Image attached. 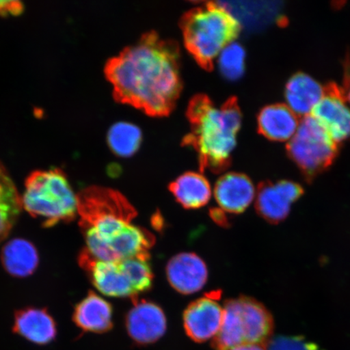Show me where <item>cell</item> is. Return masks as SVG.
Segmentation results:
<instances>
[{
    "mask_svg": "<svg viewBox=\"0 0 350 350\" xmlns=\"http://www.w3.org/2000/svg\"><path fill=\"white\" fill-rule=\"evenodd\" d=\"M105 72L118 100L152 116L168 113L180 93L177 47L156 34L109 60Z\"/></svg>",
    "mask_w": 350,
    "mask_h": 350,
    "instance_id": "cell-1",
    "label": "cell"
},
{
    "mask_svg": "<svg viewBox=\"0 0 350 350\" xmlns=\"http://www.w3.org/2000/svg\"><path fill=\"white\" fill-rule=\"evenodd\" d=\"M191 124L187 142L198 152L201 165L213 172H220L229 164L242 116L237 103L230 100L217 106L207 97L200 96L188 107Z\"/></svg>",
    "mask_w": 350,
    "mask_h": 350,
    "instance_id": "cell-2",
    "label": "cell"
},
{
    "mask_svg": "<svg viewBox=\"0 0 350 350\" xmlns=\"http://www.w3.org/2000/svg\"><path fill=\"white\" fill-rule=\"evenodd\" d=\"M240 27L239 21L230 8L217 3L193 8L183 21L186 47L204 67L212 66L221 51L234 42Z\"/></svg>",
    "mask_w": 350,
    "mask_h": 350,
    "instance_id": "cell-3",
    "label": "cell"
},
{
    "mask_svg": "<svg viewBox=\"0 0 350 350\" xmlns=\"http://www.w3.org/2000/svg\"><path fill=\"white\" fill-rule=\"evenodd\" d=\"M22 208L44 227L75 220L78 197L60 169L35 170L26 178Z\"/></svg>",
    "mask_w": 350,
    "mask_h": 350,
    "instance_id": "cell-4",
    "label": "cell"
},
{
    "mask_svg": "<svg viewBox=\"0 0 350 350\" xmlns=\"http://www.w3.org/2000/svg\"><path fill=\"white\" fill-rule=\"evenodd\" d=\"M288 148L292 159L306 174L312 176L330 165L336 155V143L310 116L300 121Z\"/></svg>",
    "mask_w": 350,
    "mask_h": 350,
    "instance_id": "cell-5",
    "label": "cell"
},
{
    "mask_svg": "<svg viewBox=\"0 0 350 350\" xmlns=\"http://www.w3.org/2000/svg\"><path fill=\"white\" fill-rule=\"evenodd\" d=\"M78 262L84 269L92 284L103 295L113 297L137 299L133 287L122 269L120 261L96 260L83 249L79 254Z\"/></svg>",
    "mask_w": 350,
    "mask_h": 350,
    "instance_id": "cell-6",
    "label": "cell"
},
{
    "mask_svg": "<svg viewBox=\"0 0 350 350\" xmlns=\"http://www.w3.org/2000/svg\"><path fill=\"white\" fill-rule=\"evenodd\" d=\"M304 195V189L292 181L265 183L256 191V209L271 224H278L291 212L292 204Z\"/></svg>",
    "mask_w": 350,
    "mask_h": 350,
    "instance_id": "cell-7",
    "label": "cell"
},
{
    "mask_svg": "<svg viewBox=\"0 0 350 350\" xmlns=\"http://www.w3.org/2000/svg\"><path fill=\"white\" fill-rule=\"evenodd\" d=\"M126 328L135 344L155 343L165 334V314L159 305L150 301L134 299V305L126 317Z\"/></svg>",
    "mask_w": 350,
    "mask_h": 350,
    "instance_id": "cell-8",
    "label": "cell"
},
{
    "mask_svg": "<svg viewBox=\"0 0 350 350\" xmlns=\"http://www.w3.org/2000/svg\"><path fill=\"white\" fill-rule=\"evenodd\" d=\"M224 308L209 295L188 305L183 312V327L189 338L203 343L215 338L222 325Z\"/></svg>",
    "mask_w": 350,
    "mask_h": 350,
    "instance_id": "cell-9",
    "label": "cell"
},
{
    "mask_svg": "<svg viewBox=\"0 0 350 350\" xmlns=\"http://www.w3.org/2000/svg\"><path fill=\"white\" fill-rule=\"evenodd\" d=\"M168 282L182 295H192L204 288L208 281L206 264L195 253H179L166 266Z\"/></svg>",
    "mask_w": 350,
    "mask_h": 350,
    "instance_id": "cell-10",
    "label": "cell"
},
{
    "mask_svg": "<svg viewBox=\"0 0 350 350\" xmlns=\"http://www.w3.org/2000/svg\"><path fill=\"white\" fill-rule=\"evenodd\" d=\"M214 196L223 211L240 214L250 206L256 198V190L247 175L230 172L218 179Z\"/></svg>",
    "mask_w": 350,
    "mask_h": 350,
    "instance_id": "cell-11",
    "label": "cell"
},
{
    "mask_svg": "<svg viewBox=\"0 0 350 350\" xmlns=\"http://www.w3.org/2000/svg\"><path fill=\"white\" fill-rule=\"evenodd\" d=\"M237 301L244 344H268L274 327L272 314L252 297L241 296Z\"/></svg>",
    "mask_w": 350,
    "mask_h": 350,
    "instance_id": "cell-12",
    "label": "cell"
},
{
    "mask_svg": "<svg viewBox=\"0 0 350 350\" xmlns=\"http://www.w3.org/2000/svg\"><path fill=\"white\" fill-rule=\"evenodd\" d=\"M312 116L336 144L350 137V106L336 92H326Z\"/></svg>",
    "mask_w": 350,
    "mask_h": 350,
    "instance_id": "cell-13",
    "label": "cell"
},
{
    "mask_svg": "<svg viewBox=\"0 0 350 350\" xmlns=\"http://www.w3.org/2000/svg\"><path fill=\"white\" fill-rule=\"evenodd\" d=\"M326 92L314 79L304 73H297L287 82L284 98L286 106L297 116L308 117L321 102Z\"/></svg>",
    "mask_w": 350,
    "mask_h": 350,
    "instance_id": "cell-14",
    "label": "cell"
},
{
    "mask_svg": "<svg viewBox=\"0 0 350 350\" xmlns=\"http://www.w3.org/2000/svg\"><path fill=\"white\" fill-rule=\"evenodd\" d=\"M72 319L83 331L104 334L113 327L112 306L94 291H90L76 306Z\"/></svg>",
    "mask_w": 350,
    "mask_h": 350,
    "instance_id": "cell-15",
    "label": "cell"
},
{
    "mask_svg": "<svg viewBox=\"0 0 350 350\" xmlns=\"http://www.w3.org/2000/svg\"><path fill=\"white\" fill-rule=\"evenodd\" d=\"M13 329L33 344L46 345L57 335L56 323L46 309L25 308L15 314Z\"/></svg>",
    "mask_w": 350,
    "mask_h": 350,
    "instance_id": "cell-16",
    "label": "cell"
},
{
    "mask_svg": "<svg viewBox=\"0 0 350 350\" xmlns=\"http://www.w3.org/2000/svg\"><path fill=\"white\" fill-rule=\"evenodd\" d=\"M299 124V116L286 105H270L262 109L258 117L260 133L274 142H290Z\"/></svg>",
    "mask_w": 350,
    "mask_h": 350,
    "instance_id": "cell-17",
    "label": "cell"
},
{
    "mask_svg": "<svg viewBox=\"0 0 350 350\" xmlns=\"http://www.w3.org/2000/svg\"><path fill=\"white\" fill-rule=\"evenodd\" d=\"M1 261L8 273L17 278H25L36 271L39 256L36 247L23 239H14L4 245Z\"/></svg>",
    "mask_w": 350,
    "mask_h": 350,
    "instance_id": "cell-18",
    "label": "cell"
},
{
    "mask_svg": "<svg viewBox=\"0 0 350 350\" xmlns=\"http://www.w3.org/2000/svg\"><path fill=\"white\" fill-rule=\"evenodd\" d=\"M170 191L177 202L187 209L205 206L211 199V186L203 174L187 172L175 179L170 185Z\"/></svg>",
    "mask_w": 350,
    "mask_h": 350,
    "instance_id": "cell-19",
    "label": "cell"
},
{
    "mask_svg": "<svg viewBox=\"0 0 350 350\" xmlns=\"http://www.w3.org/2000/svg\"><path fill=\"white\" fill-rule=\"evenodd\" d=\"M22 209L21 196L5 166L0 163V243L10 234Z\"/></svg>",
    "mask_w": 350,
    "mask_h": 350,
    "instance_id": "cell-20",
    "label": "cell"
},
{
    "mask_svg": "<svg viewBox=\"0 0 350 350\" xmlns=\"http://www.w3.org/2000/svg\"><path fill=\"white\" fill-rule=\"evenodd\" d=\"M220 330L212 340L214 350H231L244 344L237 299L226 300Z\"/></svg>",
    "mask_w": 350,
    "mask_h": 350,
    "instance_id": "cell-21",
    "label": "cell"
},
{
    "mask_svg": "<svg viewBox=\"0 0 350 350\" xmlns=\"http://www.w3.org/2000/svg\"><path fill=\"white\" fill-rule=\"evenodd\" d=\"M107 142L109 148L117 156H133L141 146L142 130L133 122H116L108 131Z\"/></svg>",
    "mask_w": 350,
    "mask_h": 350,
    "instance_id": "cell-22",
    "label": "cell"
},
{
    "mask_svg": "<svg viewBox=\"0 0 350 350\" xmlns=\"http://www.w3.org/2000/svg\"><path fill=\"white\" fill-rule=\"evenodd\" d=\"M150 260V257H134L120 260L137 297L150 291L152 286L153 273Z\"/></svg>",
    "mask_w": 350,
    "mask_h": 350,
    "instance_id": "cell-23",
    "label": "cell"
},
{
    "mask_svg": "<svg viewBox=\"0 0 350 350\" xmlns=\"http://www.w3.org/2000/svg\"><path fill=\"white\" fill-rule=\"evenodd\" d=\"M246 52L239 43L233 42L221 51L217 58L219 69L229 80H237L242 77L245 69Z\"/></svg>",
    "mask_w": 350,
    "mask_h": 350,
    "instance_id": "cell-24",
    "label": "cell"
},
{
    "mask_svg": "<svg viewBox=\"0 0 350 350\" xmlns=\"http://www.w3.org/2000/svg\"><path fill=\"white\" fill-rule=\"evenodd\" d=\"M268 350H317L316 345L299 336H277L267 344Z\"/></svg>",
    "mask_w": 350,
    "mask_h": 350,
    "instance_id": "cell-25",
    "label": "cell"
},
{
    "mask_svg": "<svg viewBox=\"0 0 350 350\" xmlns=\"http://www.w3.org/2000/svg\"><path fill=\"white\" fill-rule=\"evenodd\" d=\"M24 11V5L20 1H0V15L17 16Z\"/></svg>",
    "mask_w": 350,
    "mask_h": 350,
    "instance_id": "cell-26",
    "label": "cell"
},
{
    "mask_svg": "<svg viewBox=\"0 0 350 350\" xmlns=\"http://www.w3.org/2000/svg\"><path fill=\"white\" fill-rule=\"evenodd\" d=\"M210 216H211L213 220L217 223L219 226L223 227L228 226V219H227L222 209L213 208L210 210Z\"/></svg>",
    "mask_w": 350,
    "mask_h": 350,
    "instance_id": "cell-27",
    "label": "cell"
},
{
    "mask_svg": "<svg viewBox=\"0 0 350 350\" xmlns=\"http://www.w3.org/2000/svg\"><path fill=\"white\" fill-rule=\"evenodd\" d=\"M231 350H268V348H267V345L247 343L241 345Z\"/></svg>",
    "mask_w": 350,
    "mask_h": 350,
    "instance_id": "cell-28",
    "label": "cell"
},
{
    "mask_svg": "<svg viewBox=\"0 0 350 350\" xmlns=\"http://www.w3.org/2000/svg\"><path fill=\"white\" fill-rule=\"evenodd\" d=\"M347 103H349L350 106V87L347 93Z\"/></svg>",
    "mask_w": 350,
    "mask_h": 350,
    "instance_id": "cell-29",
    "label": "cell"
}]
</instances>
